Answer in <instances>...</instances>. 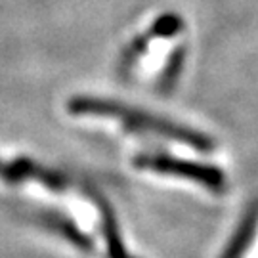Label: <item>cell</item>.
<instances>
[{
	"label": "cell",
	"instance_id": "obj_2",
	"mask_svg": "<svg viewBox=\"0 0 258 258\" xmlns=\"http://www.w3.org/2000/svg\"><path fill=\"white\" fill-rule=\"evenodd\" d=\"M132 163L140 170H151V172H159V174H170L194 180L212 194H224L228 187L226 174L218 166L207 165V163L178 159V157L166 155V153H140L134 157Z\"/></svg>",
	"mask_w": 258,
	"mask_h": 258
},
{
	"label": "cell",
	"instance_id": "obj_5",
	"mask_svg": "<svg viewBox=\"0 0 258 258\" xmlns=\"http://www.w3.org/2000/svg\"><path fill=\"white\" fill-rule=\"evenodd\" d=\"M258 230V199L250 205L243 220H241L239 228L235 231L233 239L230 241L228 249L224 250L222 258H243V254L247 252V249L250 247V243L254 239Z\"/></svg>",
	"mask_w": 258,
	"mask_h": 258
},
{
	"label": "cell",
	"instance_id": "obj_4",
	"mask_svg": "<svg viewBox=\"0 0 258 258\" xmlns=\"http://www.w3.org/2000/svg\"><path fill=\"white\" fill-rule=\"evenodd\" d=\"M86 194L92 199V203L98 207V212H100L102 233H103V239H105V245H107L109 258H134L128 250L124 249V245H122L119 222H117L115 211H113V207L109 205V201L98 189H86Z\"/></svg>",
	"mask_w": 258,
	"mask_h": 258
},
{
	"label": "cell",
	"instance_id": "obj_9",
	"mask_svg": "<svg viewBox=\"0 0 258 258\" xmlns=\"http://www.w3.org/2000/svg\"><path fill=\"white\" fill-rule=\"evenodd\" d=\"M184 19L174 12H166L151 23L148 29L149 38H172L184 31Z\"/></svg>",
	"mask_w": 258,
	"mask_h": 258
},
{
	"label": "cell",
	"instance_id": "obj_3",
	"mask_svg": "<svg viewBox=\"0 0 258 258\" xmlns=\"http://www.w3.org/2000/svg\"><path fill=\"white\" fill-rule=\"evenodd\" d=\"M0 178L14 182V184H19L27 178H35L42 185L50 187L52 191H65L67 189L65 176H61L55 170L37 165V163H33L31 159H25V157L16 159L14 163H2L0 161Z\"/></svg>",
	"mask_w": 258,
	"mask_h": 258
},
{
	"label": "cell",
	"instance_id": "obj_8",
	"mask_svg": "<svg viewBox=\"0 0 258 258\" xmlns=\"http://www.w3.org/2000/svg\"><path fill=\"white\" fill-rule=\"evenodd\" d=\"M149 35L144 33V35H136V37L130 40L126 48L120 52L119 57V73L120 75H128L132 71V67L138 63V59L142 55L148 52L149 48Z\"/></svg>",
	"mask_w": 258,
	"mask_h": 258
},
{
	"label": "cell",
	"instance_id": "obj_7",
	"mask_svg": "<svg viewBox=\"0 0 258 258\" xmlns=\"http://www.w3.org/2000/svg\"><path fill=\"white\" fill-rule=\"evenodd\" d=\"M185 57H187V48L184 44L176 46L165 61V67L161 69V75L157 79V92L161 96H168L176 88L178 84V79L184 71V63Z\"/></svg>",
	"mask_w": 258,
	"mask_h": 258
},
{
	"label": "cell",
	"instance_id": "obj_6",
	"mask_svg": "<svg viewBox=\"0 0 258 258\" xmlns=\"http://www.w3.org/2000/svg\"><path fill=\"white\" fill-rule=\"evenodd\" d=\"M40 222L50 228L52 231H55L57 235H61L63 239H67L71 245H75L77 249L84 250V252H92L94 250V245L90 237L88 235H84L83 231L77 228V224H75L71 218H67V216H61L59 212H42L40 214Z\"/></svg>",
	"mask_w": 258,
	"mask_h": 258
},
{
	"label": "cell",
	"instance_id": "obj_1",
	"mask_svg": "<svg viewBox=\"0 0 258 258\" xmlns=\"http://www.w3.org/2000/svg\"><path fill=\"white\" fill-rule=\"evenodd\" d=\"M67 111L71 115H92V117H111L119 119L122 126L130 132H153L166 140H174L185 144L189 148L211 153L216 148L214 140L199 130H194L184 124H178L174 120L159 117L148 111L134 109L132 105L105 100V98H94V96H75L67 102Z\"/></svg>",
	"mask_w": 258,
	"mask_h": 258
}]
</instances>
